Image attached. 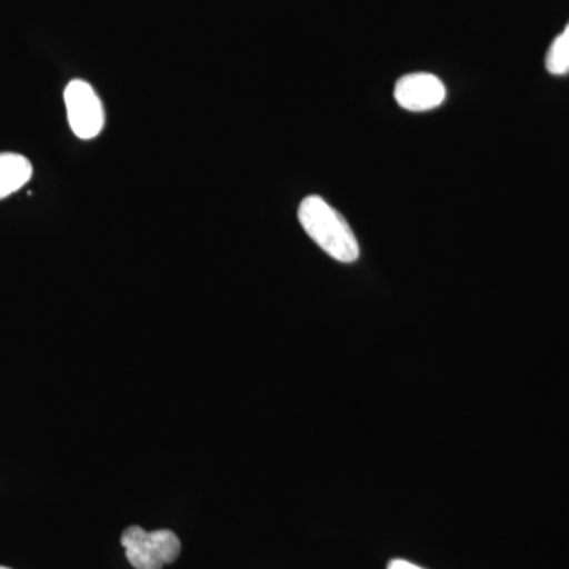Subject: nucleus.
Listing matches in <instances>:
<instances>
[{"instance_id":"f257e3e1","label":"nucleus","mask_w":569,"mask_h":569,"mask_svg":"<svg viewBox=\"0 0 569 569\" xmlns=\"http://www.w3.org/2000/svg\"><path fill=\"white\" fill-rule=\"evenodd\" d=\"M298 219L307 234L329 257L340 263H353L359 258L358 239L346 217L323 198L312 194L301 201Z\"/></svg>"},{"instance_id":"f03ea898","label":"nucleus","mask_w":569,"mask_h":569,"mask_svg":"<svg viewBox=\"0 0 569 569\" xmlns=\"http://www.w3.org/2000/svg\"><path fill=\"white\" fill-rule=\"evenodd\" d=\"M121 542L134 569H163L181 553V541L171 530L146 531L133 526L123 531Z\"/></svg>"},{"instance_id":"7ed1b4c3","label":"nucleus","mask_w":569,"mask_h":569,"mask_svg":"<svg viewBox=\"0 0 569 569\" xmlns=\"http://www.w3.org/2000/svg\"><path fill=\"white\" fill-rule=\"evenodd\" d=\"M67 118L71 132L80 140H93L102 133L104 127V108L102 100L89 82L73 80L63 92Z\"/></svg>"},{"instance_id":"20e7f679","label":"nucleus","mask_w":569,"mask_h":569,"mask_svg":"<svg viewBox=\"0 0 569 569\" xmlns=\"http://www.w3.org/2000/svg\"><path fill=\"white\" fill-rule=\"evenodd\" d=\"M396 102L403 110L421 112L436 110L447 99V88L436 74L410 73L397 81Z\"/></svg>"},{"instance_id":"39448f33","label":"nucleus","mask_w":569,"mask_h":569,"mask_svg":"<svg viewBox=\"0 0 569 569\" xmlns=\"http://www.w3.org/2000/svg\"><path fill=\"white\" fill-rule=\"evenodd\" d=\"M33 174L32 163L21 153L0 152V200L17 193Z\"/></svg>"},{"instance_id":"423d86ee","label":"nucleus","mask_w":569,"mask_h":569,"mask_svg":"<svg viewBox=\"0 0 569 569\" xmlns=\"http://www.w3.org/2000/svg\"><path fill=\"white\" fill-rule=\"evenodd\" d=\"M546 69L552 74H565L569 71V22L565 31L550 44L546 56Z\"/></svg>"},{"instance_id":"0eeeda50","label":"nucleus","mask_w":569,"mask_h":569,"mask_svg":"<svg viewBox=\"0 0 569 569\" xmlns=\"http://www.w3.org/2000/svg\"><path fill=\"white\" fill-rule=\"evenodd\" d=\"M388 569H422V568L417 567V565L410 563V561L392 560L391 563L388 565Z\"/></svg>"},{"instance_id":"6e6552de","label":"nucleus","mask_w":569,"mask_h":569,"mask_svg":"<svg viewBox=\"0 0 569 569\" xmlns=\"http://www.w3.org/2000/svg\"><path fill=\"white\" fill-rule=\"evenodd\" d=\"M0 569H10V568H7V567H0Z\"/></svg>"}]
</instances>
